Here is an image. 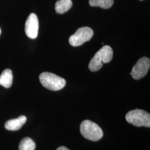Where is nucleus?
<instances>
[{"mask_svg": "<svg viewBox=\"0 0 150 150\" xmlns=\"http://www.w3.org/2000/svg\"><path fill=\"white\" fill-rule=\"evenodd\" d=\"M72 5L71 0H59L55 4V10L57 13L63 14L70 10Z\"/></svg>", "mask_w": 150, "mask_h": 150, "instance_id": "9d476101", "label": "nucleus"}, {"mask_svg": "<svg viewBox=\"0 0 150 150\" xmlns=\"http://www.w3.org/2000/svg\"><path fill=\"white\" fill-rule=\"evenodd\" d=\"M56 150H70L65 146H60Z\"/></svg>", "mask_w": 150, "mask_h": 150, "instance_id": "ddd939ff", "label": "nucleus"}, {"mask_svg": "<svg viewBox=\"0 0 150 150\" xmlns=\"http://www.w3.org/2000/svg\"><path fill=\"white\" fill-rule=\"evenodd\" d=\"M39 23L38 16L35 14L31 13L27 18L25 23V33L28 37L35 39L38 37Z\"/></svg>", "mask_w": 150, "mask_h": 150, "instance_id": "0eeeda50", "label": "nucleus"}, {"mask_svg": "<svg viewBox=\"0 0 150 150\" xmlns=\"http://www.w3.org/2000/svg\"><path fill=\"white\" fill-rule=\"evenodd\" d=\"M12 71L10 69L4 70L0 76V85L8 88L12 86Z\"/></svg>", "mask_w": 150, "mask_h": 150, "instance_id": "1a4fd4ad", "label": "nucleus"}, {"mask_svg": "<svg viewBox=\"0 0 150 150\" xmlns=\"http://www.w3.org/2000/svg\"><path fill=\"white\" fill-rule=\"evenodd\" d=\"M26 121L27 118L25 116H21L18 118L7 121L5 124V127L9 131H17L21 128Z\"/></svg>", "mask_w": 150, "mask_h": 150, "instance_id": "6e6552de", "label": "nucleus"}, {"mask_svg": "<svg viewBox=\"0 0 150 150\" xmlns=\"http://www.w3.org/2000/svg\"><path fill=\"white\" fill-rule=\"evenodd\" d=\"M113 0H89V4L92 7H99L103 9H108L112 7Z\"/></svg>", "mask_w": 150, "mask_h": 150, "instance_id": "f8f14e48", "label": "nucleus"}, {"mask_svg": "<svg viewBox=\"0 0 150 150\" xmlns=\"http://www.w3.org/2000/svg\"><path fill=\"white\" fill-rule=\"evenodd\" d=\"M113 58V50L110 46L102 47L91 59L88 68L92 72H96L102 68L103 64L110 62Z\"/></svg>", "mask_w": 150, "mask_h": 150, "instance_id": "f257e3e1", "label": "nucleus"}, {"mask_svg": "<svg viewBox=\"0 0 150 150\" xmlns=\"http://www.w3.org/2000/svg\"><path fill=\"white\" fill-rule=\"evenodd\" d=\"M150 67V59L146 57H142L134 64L130 75L134 80H139L147 75Z\"/></svg>", "mask_w": 150, "mask_h": 150, "instance_id": "423d86ee", "label": "nucleus"}, {"mask_svg": "<svg viewBox=\"0 0 150 150\" xmlns=\"http://www.w3.org/2000/svg\"><path fill=\"white\" fill-rule=\"evenodd\" d=\"M80 132L86 139L92 141H99L103 136L101 128L97 123L88 120L81 123Z\"/></svg>", "mask_w": 150, "mask_h": 150, "instance_id": "7ed1b4c3", "label": "nucleus"}, {"mask_svg": "<svg viewBox=\"0 0 150 150\" xmlns=\"http://www.w3.org/2000/svg\"><path fill=\"white\" fill-rule=\"evenodd\" d=\"M93 36V31L90 27H81L77 30L73 35L70 36L69 43L74 47L80 46L90 41Z\"/></svg>", "mask_w": 150, "mask_h": 150, "instance_id": "39448f33", "label": "nucleus"}, {"mask_svg": "<svg viewBox=\"0 0 150 150\" xmlns=\"http://www.w3.org/2000/svg\"><path fill=\"white\" fill-rule=\"evenodd\" d=\"M36 144L33 139L30 137H25L22 139L19 144V150H35Z\"/></svg>", "mask_w": 150, "mask_h": 150, "instance_id": "9b49d317", "label": "nucleus"}, {"mask_svg": "<svg viewBox=\"0 0 150 150\" xmlns=\"http://www.w3.org/2000/svg\"><path fill=\"white\" fill-rule=\"evenodd\" d=\"M39 79L42 86L51 91H59L66 84V81L64 79L51 72L41 73Z\"/></svg>", "mask_w": 150, "mask_h": 150, "instance_id": "f03ea898", "label": "nucleus"}, {"mask_svg": "<svg viewBox=\"0 0 150 150\" xmlns=\"http://www.w3.org/2000/svg\"><path fill=\"white\" fill-rule=\"evenodd\" d=\"M1 28H0V34H1Z\"/></svg>", "mask_w": 150, "mask_h": 150, "instance_id": "4468645a", "label": "nucleus"}, {"mask_svg": "<svg viewBox=\"0 0 150 150\" xmlns=\"http://www.w3.org/2000/svg\"><path fill=\"white\" fill-rule=\"evenodd\" d=\"M126 120L129 123L134 126L146 127H150V115L143 110H131L126 115Z\"/></svg>", "mask_w": 150, "mask_h": 150, "instance_id": "20e7f679", "label": "nucleus"}, {"mask_svg": "<svg viewBox=\"0 0 150 150\" xmlns=\"http://www.w3.org/2000/svg\"><path fill=\"white\" fill-rule=\"evenodd\" d=\"M139 1H144V0H139Z\"/></svg>", "mask_w": 150, "mask_h": 150, "instance_id": "2eb2a0df", "label": "nucleus"}]
</instances>
